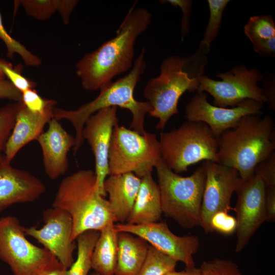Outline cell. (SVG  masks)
<instances>
[{
    "label": "cell",
    "instance_id": "cell-1",
    "mask_svg": "<svg viewBox=\"0 0 275 275\" xmlns=\"http://www.w3.org/2000/svg\"><path fill=\"white\" fill-rule=\"evenodd\" d=\"M130 8L115 36L96 50L84 55L76 64V73L82 88L100 90L133 66L137 38L148 28L152 15L145 8Z\"/></svg>",
    "mask_w": 275,
    "mask_h": 275
},
{
    "label": "cell",
    "instance_id": "cell-2",
    "mask_svg": "<svg viewBox=\"0 0 275 275\" xmlns=\"http://www.w3.org/2000/svg\"><path fill=\"white\" fill-rule=\"evenodd\" d=\"M210 46L202 40L197 51L189 57L167 58L161 64L160 74L147 83L144 96L152 107L150 116L159 120L156 129H163L169 120L179 113L178 103L183 93L198 91Z\"/></svg>",
    "mask_w": 275,
    "mask_h": 275
},
{
    "label": "cell",
    "instance_id": "cell-3",
    "mask_svg": "<svg viewBox=\"0 0 275 275\" xmlns=\"http://www.w3.org/2000/svg\"><path fill=\"white\" fill-rule=\"evenodd\" d=\"M145 49L143 48L133 63L132 68L125 76L111 81L100 89V93L94 100L74 110H67L55 107L53 118L58 121H69L75 131V145L73 148L75 155L84 140L82 131L86 120L92 115L104 108L119 106L127 109L132 115L130 129L141 134L144 133L145 117L149 114L152 107L147 101H140L134 97V91L146 68Z\"/></svg>",
    "mask_w": 275,
    "mask_h": 275
},
{
    "label": "cell",
    "instance_id": "cell-4",
    "mask_svg": "<svg viewBox=\"0 0 275 275\" xmlns=\"http://www.w3.org/2000/svg\"><path fill=\"white\" fill-rule=\"evenodd\" d=\"M218 162L236 170L242 180L275 150L274 124L269 116L249 115L217 137Z\"/></svg>",
    "mask_w": 275,
    "mask_h": 275
},
{
    "label": "cell",
    "instance_id": "cell-5",
    "mask_svg": "<svg viewBox=\"0 0 275 275\" xmlns=\"http://www.w3.org/2000/svg\"><path fill=\"white\" fill-rule=\"evenodd\" d=\"M52 207L68 212L73 223L72 240L88 230L100 231L116 222L108 200L96 188V176L91 170H81L61 182Z\"/></svg>",
    "mask_w": 275,
    "mask_h": 275
},
{
    "label": "cell",
    "instance_id": "cell-6",
    "mask_svg": "<svg viewBox=\"0 0 275 275\" xmlns=\"http://www.w3.org/2000/svg\"><path fill=\"white\" fill-rule=\"evenodd\" d=\"M162 213L184 228L200 226L206 169L204 161L189 176L175 173L160 159L156 163Z\"/></svg>",
    "mask_w": 275,
    "mask_h": 275
},
{
    "label": "cell",
    "instance_id": "cell-7",
    "mask_svg": "<svg viewBox=\"0 0 275 275\" xmlns=\"http://www.w3.org/2000/svg\"><path fill=\"white\" fill-rule=\"evenodd\" d=\"M161 159L177 174L201 161L218 162L217 137L205 123L187 121L160 134Z\"/></svg>",
    "mask_w": 275,
    "mask_h": 275
},
{
    "label": "cell",
    "instance_id": "cell-8",
    "mask_svg": "<svg viewBox=\"0 0 275 275\" xmlns=\"http://www.w3.org/2000/svg\"><path fill=\"white\" fill-rule=\"evenodd\" d=\"M160 159L155 134H141L124 126H115L109 150L108 175L132 173L141 179L152 173Z\"/></svg>",
    "mask_w": 275,
    "mask_h": 275
},
{
    "label": "cell",
    "instance_id": "cell-9",
    "mask_svg": "<svg viewBox=\"0 0 275 275\" xmlns=\"http://www.w3.org/2000/svg\"><path fill=\"white\" fill-rule=\"evenodd\" d=\"M216 76L221 80H215L204 75L201 76L197 91L211 95L214 105L233 107L246 99L266 103L262 88L259 85L263 77L256 68L249 70L245 66L239 65Z\"/></svg>",
    "mask_w": 275,
    "mask_h": 275
},
{
    "label": "cell",
    "instance_id": "cell-10",
    "mask_svg": "<svg viewBox=\"0 0 275 275\" xmlns=\"http://www.w3.org/2000/svg\"><path fill=\"white\" fill-rule=\"evenodd\" d=\"M53 257L47 249L27 239L24 227L16 217L0 218V259L9 266L14 275H29Z\"/></svg>",
    "mask_w": 275,
    "mask_h": 275
},
{
    "label": "cell",
    "instance_id": "cell-11",
    "mask_svg": "<svg viewBox=\"0 0 275 275\" xmlns=\"http://www.w3.org/2000/svg\"><path fill=\"white\" fill-rule=\"evenodd\" d=\"M206 180L203 194L200 226L206 233H212L211 221L221 211L231 209L232 196L242 181L238 171L217 162L205 161Z\"/></svg>",
    "mask_w": 275,
    "mask_h": 275
},
{
    "label": "cell",
    "instance_id": "cell-12",
    "mask_svg": "<svg viewBox=\"0 0 275 275\" xmlns=\"http://www.w3.org/2000/svg\"><path fill=\"white\" fill-rule=\"evenodd\" d=\"M114 226L118 232H127L143 239L177 262L183 263L186 267L195 266L193 255L200 247V240L196 235L178 236L163 222L143 225L120 223Z\"/></svg>",
    "mask_w": 275,
    "mask_h": 275
},
{
    "label": "cell",
    "instance_id": "cell-13",
    "mask_svg": "<svg viewBox=\"0 0 275 275\" xmlns=\"http://www.w3.org/2000/svg\"><path fill=\"white\" fill-rule=\"evenodd\" d=\"M266 186L263 181L253 174L242 182L236 191L237 241L235 252H240L256 231L266 220L265 206Z\"/></svg>",
    "mask_w": 275,
    "mask_h": 275
},
{
    "label": "cell",
    "instance_id": "cell-14",
    "mask_svg": "<svg viewBox=\"0 0 275 275\" xmlns=\"http://www.w3.org/2000/svg\"><path fill=\"white\" fill-rule=\"evenodd\" d=\"M44 225L41 228L24 227L25 235L42 244L66 268L74 261L75 248L72 240L73 223L69 214L59 208L51 207L43 212Z\"/></svg>",
    "mask_w": 275,
    "mask_h": 275
},
{
    "label": "cell",
    "instance_id": "cell-15",
    "mask_svg": "<svg viewBox=\"0 0 275 275\" xmlns=\"http://www.w3.org/2000/svg\"><path fill=\"white\" fill-rule=\"evenodd\" d=\"M263 104L246 99L233 107H221L210 104L206 93L198 92L186 106L185 118L188 121L205 123L217 137L235 127L244 116L261 114Z\"/></svg>",
    "mask_w": 275,
    "mask_h": 275
},
{
    "label": "cell",
    "instance_id": "cell-16",
    "mask_svg": "<svg viewBox=\"0 0 275 275\" xmlns=\"http://www.w3.org/2000/svg\"><path fill=\"white\" fill-rule=\"evenodd\" d=\"M117 111L116 106L99 110L86 120L82 131L95 157L96 188L104 197L107 195L103 183L108 175L109 150L114 129L119 122Z\"/></svg>",
    "mask_w": 275,
    "mask_h": 275
},
{
    "label": "cell",
    "instance_id": "cell-17",
    "mask_svg": "<svg viewBox=\"0 0 275 275\" xmlns=\"http://www.w3.org/2000/svg\"><path fill=\"white\" fill-rule=\"evenodd\" d=\"M45 190L35 176L12 167L4 157L0 162V213L13 204L35 201Z\"/></svg>",
    "mask_w": 275,
    "mask_h": 275
},
{
    "label": "cell",
    "instance_id": "cell-18",
    "mask_svg": "<svg viewBox=\"0 0 275 275\" xmlns=\"http://www.w3.org/2000/svg\"><path fill=\"white\" fill-rule=\"evenodd\" d=\"M48 124V129L36 141L41 148L46 174L49 179L55 180L68 171V153L75 146V139L54 118Z\"/></svg>",
    "mask_w": 275,
    "mask_h": 275
},
{
    "label": "cell",
    "instance_id": "cell-19",
    "mask_svg": "<svg viewBox=\"0 0 275 275\" xmlns=\"http://www.w3.org/2000/svg\"><path fill=\"white\" fill-rule=\"evenodd\" d=\"M56 104L55 100L50 99L44 113L34 114L28 110L21 101L19 102L15 124L4 152L7 161L11 163L22 148L36 140L44 131L45 125L53 118Z\"/></svg>",
    "mask_w": 275,
    "mask_h": 275
},
{
    "label": "cell",
    "instance_id": "cell-20",
    "mask_svg": "<svg viewBox=\"0 0 275 275\" xmlns=\"http://www.w3.org/2000/svg\"><path fill=\"white\" fill-rule=\"evenodd\" d=\"M103 183L108 203L117 222L125 223L133 207L141 179L133 173L109 175Z\"/></svg>",
    "mask_w": 275,
    "mask_h": 275
},
{
    "label": "cell",
    "instance_id": "cell-21",
    "mask_svg": "<svg viewBox=\"0 0 275 275\" xmlns=\"http://www.w3.org/2000/svg\"><path fill=\"white\" fill-rule=\"evenodd\" d=\"M162 213L159 188L152 173H149L141 178L133 207L126 222L131 225L156 223Z\"/></svg>",
    "mask_w": 275,
    "mask_h": 275
},
{
    "label": "cell",
    "instance_id": "cell-22",
    "mask_svg": "<svg viewBox=\"0 0 275 275\" xmlns=\"http://www.w3.org/2000/svg\"><path fill=\"white\" fill-rule=\"evenodd\" d=\"M149 245L143 239L127 232H118L115 275H138Z\"/></svg>",
    "mask_w": 275,
    "mask_h": 275
},
{
    "label": "cell",
    "instance_id": "cell-23",
    "mask_svg": "<svg viewBox=\"0 0 275 275\" xmlns=\"http://www.w3.org/2000/svg\"><path fill=\"white\" fill-rule=\"evenodd\" d=\"M114 223L99 231L91 257V268L101 275H115L118 234Z\"/></svg>",
    "mask_w": 275,
    "mask_h": 275
},
{
    "label": "cell",
    "instance_id": "cell-24",
    "mask_svg": "<svg viewBox=\"0 0 275 275\" xmlns=\"http://www.w3.org/2000/svg\"><path fill=\"white\" fill-rule=\"evenodd\" d=\"M254 50L262 56H275V23L270 15L254 16L244 26Z\"/></svg>",
    "mask_w": 275,
    "mask_h": 275
},
{
    "label": "cell",
    "instance_id": "cell-25",
    "mask_svg": "<svg viewBox=\"0 0 275 275\" xmlns=\"http://www.w3.org/2000/svg\"><path fill=\"white\" fill-rule=\"evenodd\" d=\"M99 235V231H86L78 236L77 254L75 261L68 270L67 275H88L91 268L92 253Z\"/></svg>",
    "mask_w": 275,
    "mask_h": 275
},
{
    "label": "cell",
    "instance_id": "cell-26",
    "mask_svg": "<svg viewBox=\"0 0 275 275\" xmlns=\"http://www.w3.org/2000/svg\"><path fill=\"white\" fill-rule=\"evenodd\" d=\"M177 261L149 245L138 275H164L175 269Z\"/></svg>",
    "mask_w": 275,
    "mask_h": 275
},
{
    "label": "cell",
    "instance_id": "cell-27",
    "mask_svg": "<svg viewBox=\"0 0 275 275\" xmlns=\"http://www.w3.org/2000/svg\"><path fill=\"white\" fill-rule=\"evenodd\" d=\"M0 39L5 43L7 49V56L12 59L14 54H18L23 60L25 65L37 67L41 65V60L32 53L20 42L13 38L5 29L0 12Z\"/></svg>",
    "mask_w": 275,
    "mask_h": 275
},
{
    "label": "cell",
    "instance_id": "cell-28",
    "mask_svg": "<svg viewBox=\"0 0 275 275\" xmlns=\"http://www.w3.org/2000/svg\"><path fill=\"white\" fill-rule=\"evenodd\" d=\"M229 2V0H208L207 1L210 16L202 41L209 45L218 34L221 28L223 12Z\"/></svg>",
    "mask_w": 275,
    "mask_h": 275
},
{
    "label": "cell",
    "instance_id": "cell-29",
    "mask_svg": "<svg viewBox=\"0 0 275 275\" xmlns=\"http://www.w3.org/2000/svg\"><path fill=\"white\" fill-rule=\"evenodd\" d=\"M20 101L9 103L0 108V162L4 159L2 152L12 131Z\"/></svg>",
    "mask_w": 275,
    "mask_h": 275
},
{
    "label": "cell",
    "instance_id": "cell-30",
    "mask_svg": "<svg viewBox=\"0 0 275 275\" xmlns=\"http://www.w3.org/2000/svg\"><path fill=\"white\" fill-rule=\"evenodd\" d=\"M18 2L28 15L39 20H46L58 11L59 0H21Z\"/></svg>",
    "mask_w": 275,
    "mask_h": 275
},
{
    "label": "cell",
    "instance_id": "cell-31",
    "mask_svg": "<svg viewBox=\"0 0 275 275\" xmlns=\"http://www.w3.org/2000/svg\"><path fill=\"white\" fill-rule=\"evenodd\" d=\"M199 269L201 275H243L235 263L220 258L203 261Z\"/></svg>",
    "mask_w": 275,
    "mask_h": 275
},
{
    "label": "cell",
    "instance_id": "cell-32",
    "mask_svg": "<svg viewBox=\"0 0 275 275\" xmlns=\"http://www.w3.org/2000/svg\"><path fill=\"white\" fill-rule=\"evenodd\" d=\"M0 68L12 84L21 93L29 89H33L36 84L24 77L21 73V68L14 67L6 60L0 59Z\"/></svg>",
    "mask_w": 275,
    "mask_h": 275
},
{
    "label": "cell",
    "instance_id": "cell-33",
    "mask_svg": "<svg viewBox=\"0 0 275 275\" xmlns=\"http://www.w3.org/2000/svg\"><path fill=\"white\" fill-rule=\"evenodd\" d=\"M21 102L33 113L42 114L46 109L50 99H45L34 89H29L21 93Z\"/></svg>",
    "mask_w": 275,
    "mask_h": 275
},
{
    "label": "cell",
    "instance_id": "cell-34",
    "mask_svg": "<svg viewBox=\"0 0 275 275\" xmlns=\"http://www.w3.org/2000/svg\"><path fill=\"white\" fill-rule=\"evenodd\" d=\"M253 174L259 177L266 187L275 186V152L260 162L255 168Z\"/></svg>",
    "mask_w": 275,
    "mask_h": 275
},
{
    "label": "cell",
    "instance_id": "cell-35",
    "mask_svg": "<svg viewBox=\"0 0 275 275\" xmlns=\"http://www.w3.org/2000/svg\"><path fill=\"white\" fill-rule=\"evenodd\" d=\"M211 226L213 231L229 235L236 231V219L228 212L221 211L215 214L211 221Z\"/></svg>",
    "mask_w": 275,
    "mask_h": 275
},
{
    "label": "cell",
    "instance_id": "cell-36",
    "mask_svg": "<svg viewBox=\"0 0 275 275\" xmlns=\"http://www.w3.org/2000/svg\"><path fill=\"white\" fill-rule=\"evenodd\" d=\"M159 2L162 4L169 3L175 7H179L181 9L183 14L181 22V40L183 41L189 31V18L191 11L192 1L164 0Z\"/></svg>",
    "mask_w": 275,
    "mask_h": 275
},
{
    "label": "cell",
    "instance_id": "cell-37",
    "mask_svg": "<svg viewBox=\"0 0 275 275\" xmlns=\"http://www.w3.org/2000/svg\"><path fill=\"white\" fill-rule=\"evenodd\" d=\"M68 270L54 256L34 270L29 275H67Z\"/></svg>",
    "mask_w": 275,
    "mask_h": 275
},
{
    "label": "cell",
    "instance_id": "cell-38",
    "mask_svg": "<svg viewBox=\"0 0 275 275\" xmlns=\"http://www.w3.org/2000/svg\"><path fill=\"white\" fill-rule=\"evenodd\" d=\"M0 98L20 101L21 93L9 80L2 79L0 80Z\"/></svg>",
    "mask_w": 275,
    "mask_h": 275
},
{
    "label": "cell",
    "instance_id": "cell-39",
    "mask_svg": "<svg viewBox=\"0 0 275 275\" xmlns=\"http://www.w3.org/2000/svg\"><path fill=\"white\" fill-rule=\"evenodd\" d=\"M265 206L266 221L274 222L275 220V186L266 187Z\"/></svg>",
    "mask_w": 275,
    "mask_h": 275
},
{
    "label": "cell",
    "instance_id": "cell-40",
    "mask_svg": "<svg viewBox=\"0 0 275 275\" xmlns=\"http://www.w3.org/2000/svg\"><path fill=\"white\" fill-rule=\"evenodd\" d=\"M77 0H59L58 11L64 24H68L72 12L78 3Z\"/></svg>",
    "mask_w": 275,
    "mask_h": 275
},
{
    "label": "cell",
    "instance_id": "cell-41",
    "mask_svg": "<svg viewBox=\"0 0 275 275\" xmlns=\"http://www.w3.org/2000/svg\"><path fill=\"white\" fill-rule=\"evenodd\" d=\"M264 95L267 100L266 103L270 109L275 108V87L274 80H268L262 87Z\"/></svg>",
    "mask_w": 275,
    "mask_h": 275
},
{
    "label": "cell",
    "instance_id": "cell-42",
    "mask_svg": "<svg viewBox=\"0 0 275 275\" xmlns=\"http://www.w3.org/2000/svg\"><path fill=\"white\" fill-rule=\"evenodd\" d=\"M164 275H201L199 268L195 266L186 267L185 269L181 271H176L175 269L168 272Z\"/></svg>",
    "mask_w": 275,
    "mask_h": 275
},
{
    "label": "cell",
    "instance_id": "cell-43",
    "mask_svg": "<svg viewBox=\"0 0 275 275\" xmlns=\"http://www.w3.org/2000/svg\"><path fill=\"white\" fill-rule=\"evenodd\" d=\"M5 75L0 68V80L5 79Z\"/></svg>",
    "mask_w": 275,
    "mask_h": 275
},
{
    "label": "cell",
    "instance_id": "cell-44",
    "mask_svg": "<svg viewBox=\"0 0 275 275\" xmlns=\"http://www.w3.org/2000/svg\"><path fill=\"white\" fill-rule=\"evenodd\" d=\"M91 275H101V274H99L96 272H94V273H92Z\"/></svg>",
    "mask_w": 275,
    "mask_h": 275
}]
</instances>
